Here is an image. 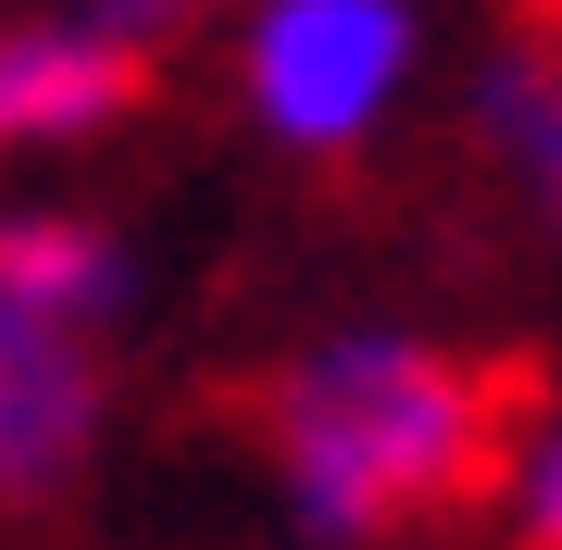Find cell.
<instances>
[{
  "label": "cell",
  "instance_id": "obj_1",
  "mask_svg": "<svg viewBox=\"0 0 562 550\" xmlns=\"http://www.w3.org/2000/svg\"><path fill=\"white\" fill-rule=\"evenodd\" d=\"M250 450L301 538L362 550V538L425 526V513L475 501L501 475L513 375L475 363V350L413 338V326H338L250 388Z\"/></svg>",
  "mask_w": 562,
  "mask_h": 550
},
{
  "label": "cell",
  "instance_id": "obj_2",
  "mask_svg": "<svg viewBox=\"0 0 562 550\" xmlns=\"http://www.w3.org/2000/svg\"><path fill=\"white\" fill-rule=\"evenodd\" d=\"M425 63V13L413 0H250L238 25V101L276 150L301 164H350L387 113H401Z\"/></svg>",
  "mask_w": 562,
  "mask_h": 550
},
{
  "label": "cell",
  "instance_id": "obj_3",
  "mask_svg": "<svg viewBox=\"0 0 562 550\" xmlns=\"http://www.w3.org/2000/svg\"><path fill=\"white\" fill-rule=\"evenodd\" d=\"M113 413V363L101 326H63V313L0 288V513H50L88 475Z\"/></svg>",
  "mask_w": 562,
  "mask_h": 550
},
{
  "label": "cell",
  "instance_id": "obj_4",
  "mask_svg": "<svg viewBox=\"0 0 562 550\" xmlns=\"http://www.w3.org/2000/svg\"><path fill=\"white\" fill-rule=\"evenodd\" d=\"M138 101H150V38H125L113 13H13L0 25V176L113 138Z\"/></svg>",
  "mask_w": 562,
  "mask_h": 550
},
{
  "label": "cell",
  "instance_id": "obj_5",
  "mask_svg": "<svg viewBox=\"0 0 562 550\" xmlns=\"http://www.w3.org/2000/svg\"><path fill=\"white\" fill-rule=\"evenodd\" d=\"M475 138L562 250V25H525V38H501L475 63Z\"/></svg>",
  "mask_w": 562,
  "mask_h": 550
},
{
  "label": "cell",
  "instance_id": "obj_6",
  "mask_svg": "<svg viewBox=\"0 0 562 550\" xmlns=\"http://www.w3.org/2000/svg\"><path fill=\"white\" fill-rule=\"evenodd\" d=\"M0 288L38 301V313H63V326H113L125 313V238L101 213H76V201L0 188Z\"/></svg>",
  "mask_w": 562,
  "mask_h": 550
},
{
  "label": "cell",
  "instance_id": "obj_7",
  "mask_svg": "<svg viewBox=\"0 0 562 550\" xmlns=\"http://www.w3.org/2000/svg\"><path fill=\"white\" fill-rule=\"evenodd\" d=\"M513 550H562V413H538V426L513 438Z\"/></svg>",
  "mask_w": 562,
  "mask_h": 550
},
{
  "label": "cell",
  "instance_id": "obj_8",
  "mask_svg": "<svg viewBox=\"0 0 562 550\" xmlns=\"http://www.w3.org/2000/svg\"><path fill=\"white\" fill-rule=\"evenodd\" d=\"M101 13L125 25V38H162V25H188V13H201V0H101Z\"/></svg>",
  "mask_w": 562,
  "mask_h": 550
},
{
  "label": "cell",
  "instance_id": "obj_9",
  "mask_svg": "<svg viewBox=\"0 0 562 550\" xmlns=\"http://www.w3.org/2000/svg\"><path fill=\"white\" fill-rule=\"evenodd\" d=\"M513 13H525V25H562V0H513Z\"/></svg>",
  "mask_w": 562,
  "mask_h": 550
}]
</instances>
